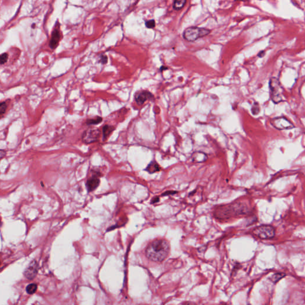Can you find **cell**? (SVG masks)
Wrapping results in <instances>:
<instances>
[{"instance_id": "cell-1", "label": "cell", "mask_w": 305, "mask_h": 305, "mask_svg": "<svg viewBox=\"0 0 305 305\" xmlns=\"http://www.w3.org/2000/svg\"><path fill=\"white\" fill-rule=\"evenodd\" d=\"M169 251L168 241L163 239H157L149 244L145 250V255L152 261L161 262L168 256Z\"/></svg>"}, {"instance_id": "cell-2", "label": "cell", "mask_w": 305, "mask_h": 305, "mask_svg": "<svg viewBox=\"0 0 305 305\" xmlns=\"http://www.w3.org/2000/svg\"><path fill=\"white\" fill-rule=\"evenodd\" d=\"M269 85L271 98L275 104L286 101V98L284 96V89L277 78L275 77L271 78Z\"/></svg>"}, {"instance_id": "cell-3", "label": "cell", "mask_w": 305, "mask_h": 305, "mask_svg": "<svg viewBox=\"0 0 305 305\" xmlns=\"http://www.w3.org/2000/svg\"><path fill=\"white\" fill-rule=\"evenodd\" d=\"M210 32L206 28L192 26L187 28L184 31L183 37L187 41L193 42L208 35Z\"/></svg>"}, {"instance_id": "cell-4", "label": "cell", "mask_w": 305, "mask_h": 305, "mask_svg": "<svg viewBox=\"0 0 305 305\" xmlns=\"http://www.w3.org/2000/svg\"><path fill=\"white\" fill-rule=\"evenodd\" d=\"M253 234L258 238L263 240L271 239L274 238L275 234V231L274 227L269 225H261L255 228L253 231Z\"/></svg>"}, {"instance_id": "cell-5", "label": "cell", "mask_w": 305, "mask_h": 305, "mask_svg": "<svg viewBox=\"0 0 305 305\" xmlns=\"http://www.w3.org/2000/svg\"><path fill=\"white\" fill-rule=\"evenodd\" d=\"M272 125L278 130L290 129L294 128V125L284 117H277L271 120Z\"/></svg>"}, {"instance_id": "cell-6", "label": "cell", "mask_w": 305, "mask_h": 305, "mask_svg": "<svg viewBox=\"0 0 305 305\" xmlns=\"http://www.w3.org/2000/svg\"><path fill=\"white\" fill-rule=\"evenodd\" d=\"M100 136V131L97 128H89L82 134V141L86 144H91L96 142Z\"/></svg>"}, {"instance_id": "cell-7", "label": "cell", "mask_w": 305, "mask_h": 305, "mask_svg": "<svg viewBox=\"0 0 305 305\" xmlns=\"http://www.w3.org/2000/svg\"><path fill=\"white\" fill-rule=\"evenodd\" d=\"M134 99L137 104L139 106H141L142 105L145 101L154 99V95L149 91L143 90L139 91L137 94H135Z\"/></svg>"}, {"instance_id": "cell-8", "label": "cell", "mask_w": 305, "mask_h": 305, "mask_svg": "<svg viewBox=\"0 0 305 305\" xmlns=\"http://www.w3.org/2000/svg\"><path fill=\"white\" fill-rule=\"evenodd\" d=\"M38 272V264L36 261H33L29 264L28 267L25 270L24 275L27 279L32 280L34 279L37 275Z\"/></svg>"}, {"instance_id": "cell-9", "label": "cell", "mask_w": 305, "mask_h": 305, "mask_svg": "<svg viewBox=\"0 0 305 305\" xmlns=\"http://www.w3.org/2000/svg\"><path fill=\"white\" fill-rule=\"evenodd\" d=\"M100 184V179L97 175H93L86 181V188L89 192L95 190Z\"/></svg>"}, {"instance_id": "cell-10", "label": "cell", "mask_w": 305, "mask_h": 305, "mask_svg": "<svg viewBox=\"0 0 305 305\" xmlns=\"http://www.w3.org/2000/svg\"><path fill=\"white\" fill-rule=\"evenodd\" d=\"M61 38V33L59 31V29H55L51 35V38L50 41V47L51 49H55L57 47L58 42L60 40Z\"/></svg>"}, {"instance_id": "cell-11", "label": "cell", "mask_w": 305, "mask_h": 305, "mask_svg": "<svg viewBox=\"0 0 305 305\" xmlns=\"http://www.w3.org/2000/svg\"><path fill=\"white\" fill-rule=\"evenodd\" d=\"M208 159V156L201 152H194L191 156V160L195 163H203Z\"/></svg>"}, {"instance_id": "cell-12", "label": "cell", "mask_w": 305, "mask_h": 305, "mask_svg": "<svg viewBox=\"0 0 305 305\" xmlns=\"http://www.w3.org/2000/svg\"><path fill=\"white\" fill-rule=\"evenodd\" d=\"M145 170L150 174H153L159 171L160 170V167L156 161H152L149 163Z\"/></svg>"}, {"instance_id": "cell-13", "label": "cell", "mask_w": 305, "mask_h": 305, "mask_svg": "<svg viewBox=\"0 0 305 305\" xmlns=\"http://www.w3.org/2000/svg\"><path fill=\"white\" fill-rule=\"evenodd\" d=\"M114 127L111 125H104L103 128V138H107L110 134L111 132L114 130Z\"/></svg>"}, {"instance_id": "cell-14", "label": "cell", "mask_w": 305, "mask_h": 305, "mask_svg": "<svg viewBox=\"0 0 305 305\" xmlns=\"http://www.w3.org/2000/svg\"><path fill=\"white\" fill-rule=\"evenodd\" d=\"M186 2L185 0L175 1L173 3V8L175 10H180L184 7Z\"/></svg>"}, {"instance_id": "cell-15", "label": "cell", "mask_w": 305, "mask_h": 305, "mask_svg": "<svg viewBox=\"0 0 305 305\" xmlns=\"http://www.w3.org/2000/svg\"><path fill=\"white\" fill-rule=\"evenodd\" d=\"M103 121V118L100 116H97L93 119H88L86 121V124L88 125H98Z\"/></svg>"}, {"instance_id": "cell-16", "label": "cell", "mask_w": 305, "mask_h": 305, "mask_svg": "<svg viewBox=\"0 0 305 305\" xmlns=\"http://www.w3.org/2000/svg\"><path fill=\"white\" fill-rule=\"evenodd\" d=\"M37 288H38V287H37V285L36 284L32 283V284H29L26 287V290L29 294H32L36 292L37 290Z\"/></svg>"}, {"instance_id": "cell-17", "label": "cell", "mask_w": 305, "mask_h": 305, "mask_svg": "<svg viewBox=\"0 0 305 305\" xmlns=\"http://www.w3.org/2000/svg\"><path fill=\"white\" fill-rule=\"evenodd\" d=\"M260 110H261V109H260V106H259V103L257 102H254L251 107V113H253V114L257 115L260 112Z\"/></svg>"}, {"instance_id": "cell-18", "label": "cell", "mask_w": 305, "mask_h": 305, "mask_svg": "<svg viewBox=\"0 0 305 305\" xmlns=\"http://www.w3.org/2000/svg\"><path fill=\"white\" fill-rule=\"evenodd\" d=\"M285 275H286V274H283V273H277L272 276L271 280L273 282L275 283V282H278L279 280H280L281 278L284 277Z\"/></svg>"}, {"instance_id": "cell-19", "label": "cell", "mask_w": 305, "mask_h": 305, "mask_svg": "<svg viewBox=\"0 0 305 305\" xmlns=\"http://www.w3.org/2000/svg\"><path fill=\"white\" fill-rule=\"evenodd\" d=\"M98 63H100L102 65H106L108 61V57L104 54H101L98 57Z\"/></svg>"}, {"instance_id": "cell-20", "label": "cell", "mask_w": 305, "mask_h": 305, "mask_svg": "<svg viewBox=\"0 0 305 305\" xmlns=\"http://www.w3.org/2000/svg\"><path fill=\"white\" fill-rule=\"evenodd\" d=\"M145 26H146V28H147L153 29V28H155V26H156V22H155V20L154 19L147 20L145 22Z\"/></svg>"}, {"instance_id": "cell-21", "label": "cell", "mask_w": 305, "mask_h": 305, "mask_svg": "<svg viewBox=\"0 0 305 305\" xmlns=\"http://www.w3.org/2000/svg\"><path fill=\"white\" fill-rule=\"evenodd\" d=\"M7 108V106L5 103L2 102L0 103V117L3 116V115L5 114L6 110Z\"/></svg>"}, {"instance_id": "cell-22", "label": "cell", "mask_w": 305, "mask_h": 305, "mask_svg": "<svg viewBox=\"0 0 305 305\" xmlns=\"http://www.w3.org/2000/svg\"><path fill=\"white\" fill-rule=\"evenodd\" d=\"M8 54L3 53L0 55V65H3L8 60Z\"/></svg>"}, {"instance_id": "cell-23", "label": "cell", "mask_w": 305, "mask_h": 305, "mask_svg": "<svg viewBox=\"0 0 305 305\" xmlns=\"http://www.w3.org/2000/svg\"><path fill=\"white\" fill-rule=\"evenodd\" d=\"M6 155V152L4 150H0V159L4 158Z\"/></svg>"}, {"instance_id": "cell-24", "label": "cell", "mask_w": 305, "mask_h": 305, "mask_svg": "<svg viewBox=\"0 0 305 305\" xmlns=\"http://www.w3.org/2000/svg\"><path fill=\"white\" fill-rule=\"evenodd\" d=\"M265 55V51H261L259 53V54H258V56L260 58H262V57H264Z\"/></svg>"}, {"instance_id": "cell-25", "label": "cell", "mask_w": 305, "mask_h": 305, "mask_svg": "<svg viewBox=\"0 0 305 305\" xmlns=\"http://www.w3.org/2000/svg\"><path fill=\"white\" fill-rule=\"evenodd\" d=\"M177 192H175V191H167V192L165 193L164 194H163V195H169V194H175Z\"/></svg>"}, {"instance_id": "cell-26", "label": "cell", "mask_w": 305, "mask_h": 305, "mask_svg": "<svg viewBox=\"0 0 305 305\" xmlns=\"http://www.w3.org/2000/svg\"><path fill=\"white\" fill-rule=\"evenodd\" d=\"M168 69V68H167V66H162L160 67V72H163V70H165Z\"/></svg>"}, {"instance_id": "cell-27", "label": "cell", "mask_w": 305, "mask_h": 305, "mask_svg": "<svg viewBox=\"0 0 305 305\" xmlns=\"http://www.w3.org/2000/svg\"><path fill=\"white\" fill-rule=\"evenodd\" d=\"M193 305V303L191 302H185L184 303H182V305Z\"/></svg>"}]
</instances>
